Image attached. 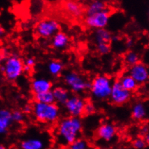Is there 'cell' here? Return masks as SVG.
Instances as JSON below:
<instances>
[{
    "mask_svg": "<svg viewBox=\"0 0 149 149\" xmlns=\"http://www.w3.org/2000/svg\"><path fill=\"white\" fill-rule=\"evenodd\" d=\"M83 129V122L80 117L64 118L57 126V136L59 143L69 146L77 138Z\"/></svg>",
    "mask_w": 149,
    "mask_h": 149,
    "instance_id": "cell-1",
    "label": "cell"
},
{
    "mask_svg": "<svg viewBox=\"0 0 149 149\" xmlns=\"http://www.w3.org/2000/svg\"><path fill=\"white\" fill-rule=\"evenodd\" d=\"M33 114L37 121L43 123H54L60 117V110L57 104L35 102L33 105Z\"/></svg>",
    "mask_w": 149,
    "mask_h": 149,
    "instance_id": "cell-2",
    "label": "cell"
},
{
    "mask_svg": "<svg viewBox=\"0 0 149 149\" xmlns=\"http://www.w3.org/2000/svg\"><path fill=\"white\" fill-rule=\"evenodd\" d=\"M112 80L105 74L96 76L91 82L90 91L93 99L105 100L109 98L112 87Z\"/></svg>",
    "mask_w": 149,
    "mask_h": 149,
    "instance_id": "cell-3",
    "label": "cell"
},
{
    "mask_svg": "<svg viewBox=\"0 0 149 149\" xmlns=\"http://www.w3.org/2000/svg\"><path fill=\"white\" fill-rule=\"evenodd\" d=\"M23 61L17 55L7 56L1 65V70L8 81L13 82L19 78L23 73Z\"/></svg>",
    "mask_w": 149,
    "mask_h": 149,
    "instance_id": "cell-4",
    "label": "cell"
},
{
    "mask_svg": "<svg viewBox=\"0 0 149 149\" xmlns=\"http://www.w3.org/2000/svg\"><path fill=\"white\" fill-rule=\"evenodd\" d=\"M64 80L67 86L74 93H81L90 89L91 82L86 80L83 76L74 71L67 72L64 76Z\"/></svg>",
    "mask_w": 149,
    "mask_h": 149,
    "instance_id": "cell-5",
    "label": "cell"
},
{
    "mask_svg": "<svg viewBox=\"0 0 149 149\" xmlns=\"http://www.w3.org/2000/svg\"><path fill=\"white\" fill-rule=\"evenodd\" d=\"M60 23L55 19H44L37 23L36 33L38 36L44 38H52L60 31Z\"/></svg>",
    "mask_w": 149,
    "mask_h": 149,
    "instance_id": "cell-6",
    "label": "cell"
},
{
    "mask_svg": "<svg viewBox=\"0 0 149 149\" xmlns=\"http://www.w3.org/2000/svg\"><path fill=\"white\" fill-rule=\"evenodd\" d=\"M131 97H132V93L123 88L119 80H115L113 82L109 96L113 104L117 106L123 105L127 103L130 100Z\"/></svg>",
    "mask_w": 149,
    "mask_h": 149,
    "instance_id": "cell-7",
    "label": "cell"
},
{
    "mask_svg": "<svg viewBox=\"0 0 149 149\" xmlns=\"http://www.w3.org/2000/svg\"><path fill=\"white\" fill-rule=\"evenodd\" d=\"M110 18V10L109 9L92 15L86 16L85 18V23L88 28L99 30L106 28L108 25Z\"/></svg>",
    "mask_w": 149,
    "mask_h": 149,
    "instance_id": "cell-8",
    "label": "cell"
},
{
    "mask_svg": "<svg viewBox=\"0 0 149 149\" xmlns=\"http://www.w3.org/2000/svg\"><path fill=\"white\" fill-rule=\"evenodd\" d=\"M85 104L86 101L82 97L77 95H70L64 106L70 117H80L84 112Z\"/></svg>",
    "mask_w": 149,
    "mask_h": 149,
    "instance_id": "cell-9",
    "label": "cell"
},
{
    "mask_svg": "<svg viewBox=\"0 0 149 149\" xmlns=\"http://www.w3.org/2000/svg\"><path fill=\"white\" fill-rule=\"evenodd\" d=\"M128 74L135 80L138 86L143 85L148 80V68L145 64L140 62L130 68Z\"/></svg>",
    "mask_w": 149,
    "mask_h": 149,
    "instance_id": "cell-10",
    "label": "cell"
},
{
    "mask_svg": "<svg viewBox=\"0 0 149 149\" xmlns=\"http://www.w3.org/2000/svg\"><path fill=\"white\" fill-rule=\"evenodd\" d=\"M117 130L114 125L109 123H104L100 125L96 131V135L98 138L102 141H111L117 135Z\"/></svg>",
    "mask_w": 149,
    "mask_h": 149,
    "instance_id": "cell-11",
    "label": "cell"
},
{
    "mask_svg": "<svg viewBox=\"0 0 149 149\" xmlns=\"http://www.w3.org/2000/svg\"><path fill=\"white\" fill-rule=\"evenodd\" d=\"M52 83L45 77H36L32 80L31 88L34 95L45 93L52 90Z\"/></svg>",
    "mask_w": 149,
    "mask_h": 149,
    "instance_id": "cell-12",
    "label": "cell"
},
{
    "mask_svg": "<svg viewBox=\"0 0 149 149\" xmlns=\"http://www.w3.org/2000/svg\"><path fill=\"white\" fill-rule=\"evenodd\" d=\"M13 123L12 111L5 108L0 109V135L7 133Z\"/></svg>",
    "mask_w": 149,
    "mask_h": 149,
    "instance_id": "cell-13",
    "label": "cell"
},
{
    "mask_svg": "<svg viewBox=\"0 0 149 149\" xmlns=\"http://www.w3.org/2000/svg\"><path fill=\"white\" fill-rule=\"evenodd\" d=\"M70 38L68 34L59 31L52 38V45L56 49H65L68 47Z\"/></svg>",
    "mask_w": 149,
    "mask_h": 149,
    "instance_id": "cell-14",
    "label": "cell"
},
{
    "mask_svg": "<svg viewBox=\"0 0 149 149\" xmlns=\"http://www.w3.org/2000/svg\"><path fill=\"white\" fill-rule=\"evenodd\" d=\"M20 149H45L46 143L40 138H28L20 143Z\"/></svg>",
    "mask_w": 149,
    "mask_h": 149,
    "instance_id": "cell-15",
    "label": "cell"
},
{
    "mask_svg": "<svg viewBox=\"0 0 149 149\" xmlns=\"http://www.w3.org/2000/svg\"><path fill=\"white\" fill-rule=\"evenodd\" d=\"M52 91L55 102L61 105H65V104L70 96V93L69 91L62 86L55 87L54 88L52 89Z\"/></svg>",
    "mask_w": 149,
    "mask_h": 149,
    "instance_id": "cell-16",
    "label": "cell"
},
{
    "mask_svg": "<svg viewBox=\"0 0 149 149\" xmlns=\"http://www.w3.org/2000/svg\"><path fill=\"white\" fill-rule=\"evenodd\" d=\"M132 117L135 121H143L147 117V108L142 102H137L132 106Z\"/></svg>",
    "mask_w": 149,
    "mask_h": 149,
    "instance_id": "cell-17",
    "label": "cell"
},
{
    "mask_svg": "<svg viewBox=\"0 0 149 149\" xmlns=\"http://www.w3.org/2000/svg\"><path fill=\"white\" fill-rule=\"evenodd\" d=\"M111 33L107 28L96 30L94 33V40L96 44H109L111 39Z\"/></svg>",
    "mask_w": 149,
    "mask_h": 149,
    "instance_id": "cell-18",
    "label": "cell"
},
{
    "mask_svg": "<svg viewBox=\"0 0 149 149\" xmlns=\"http://www.w3.org/2000/svg\"><path fill=\"white\" fill-rule=\"evenodd\" d=\"M120 83L121 84L122 87L125 88V90L128 91L130 92H133L136 91L138 88V84L135 82V80L132 78L129 74H123L120 80H118Z\"/></svg>",
    "mask_w": 149,
    "mask_h": 149,
    "instance_id": "cell-19",
    "label": "cell"
},
{
    "mask_svg": "<svg viewBox=\"0 0 149 149\" xmlns=\"http://www.w3.org/2000/svg\"><path fill=\"white\" fill-rule=\"evenodd\" d=\"M107 4L103 1H93L89 4L86 10V16L92 15L107 10Z\"/></svg>",
    "mask_w": 149,
    "mask_h": 149,
    "instance_id": "cell-20",
    "label": "cell"
},
{
    "mask_svg": "<svg viewBox=\"0 0 149 149\" xmlns=\"http://www.w3.org/2000/svg\"><path fill=\"white\" fill-rule=\"evenodd\" d=\"M65 9L67 13L74 17H80L83 14V9L80 4L74 1H68L65 4Z\"/></svg>",
    "mask_w": 149,
    "mask_h": 149,
    "instance_id": "cell-21",
    "label": "cell"
},
{
    "mask_svg": "<svg viewBox=\"0 0 149 149\" xmlns=\"http://www.w3.org/2000/svg\"><path fill=\"white\" fill-rule=\"evenodd\" d=\"M34 99H35L36 102L42 103V104H54L55 103L54 98L52 91L48 92H45V93L34 95Z\"/></svg>",
    "mask_w": 149,
    "mask_h": 149,
    "instance_id": "cell-22",
    "label": "cell"
},
{
    "mask_svg": "<svg viewBox=\"0 0 149 149\" xmlns=\"http://www.w3.org/2000/svg\"><path fill=\"white\" fill-rule=\"evenodd\" d=\"M63 64L58 60H52L48 64L49 72L53 76H59L63 70Z\"/></svg>",
    "mask_w": 149,
    "mask_h": 149,
    "instance_id": "cell-23",
    "label": "cell"
},
{
    "mask_svg": "<svg viewBox=\"0 0 149 149\" xmlns=\"http://www.w3.org/2000/svg\"><path fill=\"white\" fill-rule=\"evenodd\" d=\"M125 62L127 65L132 67L140 62V56L135 52H128L125 56Z\"/></svg>",
    "mask_w": 149,
    "mask_h": 149,
    "instance_id": "cell-24",
    "label": "cell"
},
{
    "mask_svg": "<svg viewBox=\"0 0 149 149\" xmlns=\"http://www.w3.org/2000/svg\"><path fill=\"white\" fill-rule=\"evenodd\" d=\"M68 147L69 149H89V144L86 140L83 138H77Z\"/></svg>",
    "mask_w": 149,
    "mask_h": 149,
    "instance_id": "cell-25",
    "label": "cell"
},
{
    "mask_svg": "<svg viewBox=\"0 0 149 149\" xmlns=\"http://www.w3.org/2000/svg\"><path fill=\"white\" fill-rule=\"evenodd\" d=\"M147 143L143 138L138 137L133 140L132 142V146L134 149H145L147 147Z\"/></svg>",
    "mask_w": 149,
    "mask_h": 149,
    "instance_id": "cell-26",
    "label": "cell"
},
{
    "mask_svg": "<svg viewBox=\"0 0 149 149\" xmlns=\"http://www.w3.org/2000/svg\"><path fill=\"white\" fill-rule=\"evenodd\" d=\"M25 114L21 110L15 109L12 111V119H13V123H20L24 120Z\"/></svg>",
    "mask_w": 149,
    "mask_h": 149,
    "instance_id": "cell-27",
    "label": "cell"
},
{
    "mask_svg": "<svg viewBox=\"0 0 149 149\" xmlns=\"http://www.w3.org/2000/svg\"><path fill=\"white\" fill-rule=\"evenodd\" d=\"M96 111V107L93 102H91V101L86 102L83 114H85L86 115H92V114H95Z\"/></svg>",
    "mask_w": 149,
    "mask_h": 149,
    "instance_id": "cell-28",
    "label": "cell"
},
{
    "mask_svg": "<svg viewBox=\"0 0 149 149\" xmlns=\"http://www.w3.org/2000/svg\"><path fill=\"white\" fill-rule=\"evenodd\" d=\"M97 51L101 55L108 54L111 52V46L109 44H96Z\"/></svg>",
    "mask_w": 149,
    "mask_h": 149,
    "instance_id": "cell-29",
    "label": "cell"
},
{
    "mask_svg": "<svg viewBox=\"0 0 149 149\" xmlns=\"http://www.w3.org/2000/svg\"><path fill=\"white\" fill-rule=\"evenodd\" d=\"M36 59L33 57H28L23 62V65H24V66L28 67V68L33 69V68L36 65Z\"/></svg>",
    "mask_w": 149,
    "mask_h": 149,
    "instance_id": "cell-30",
    "label": "cell"
},
{
    "mask_svg": "<svg viewBox=\"0 0 149 149\" xmlns=\"http://www.w3.org/2000/svg\"><path fill=\"white\" fill-rule=\"evenodd\" d=\"M32 111H33V106L30 105V104H26V105L24 106V107H23V110L22 111L24 113V114H29L32 112Z\"/></svg>",
    "mask_w": 149,
    "mask_h": 149,
    "instance_id": "cell-31",
    "label": "cell"
},
{
    "mask_svg": "<svg viewBox=\"0 0 149 149\" xmlns=\"http://www.w3.org/2000/svg\"><path fill=\"white\" fill-rule=\"evenodd\" d=\"M149 128H148V125H144L141 128V133L142 134L143 136H145L146 135L148 134Z\"/></svg>",
    "mask_w": 149,
    "mask_h": 149,
    "instance_id": "cell-32",
    "label": "cell"
},
{
    "mask_svg": "<svg viewBox=\"0 0 149 149\" xmlns=\"http://www.w3.org/2000/svg\"><path fill=\"white\" fill-rule=\"evenodd\" d=\"M133 44H134L133 41H132V39H130V38H129V39L127 41L126 46H127V48H131V47L133 46Z\"/></svg>",
    "mask_w": 149,
    "mask_h": 149,
    "instance_id": "cell-33",
    "label": "cell"
},
{
    "mask_svg": "<svg viewBox=\"0 0 149 149\" xmlns=\"http://www.w3.org/2000/svg\"><path fill=\"white\" fill-rule=\"evenodd\" d=\"M4 34H5V31H4V28L0 25V39H1L4 37Z\"/></svg>",
    "mask_w": 149,
    "mask_h": 149,
    "instance_id": "cell-34",
    "label": "cell"
},
{
    "mask_svg": "<svg viewBox=\"0 0 149 149\" xmlns=\"http://www.w3.org/2000/svg\"><path fill=\"white\" fill-rule=\"evenodd\" d=\"M0 149H7V148H6V147L4 146V145H2V144H0Z\"/></svg>",
    "mask_w": 149,
    "mask_h": 149,
    "instance_id": "cell-35",
    "label": "cell"
},
{
    "mask_svg": "<svg viewBox=\"0 0 149 149\" xmlns=\"http://www.w3.org/2000/svg\"><path fill=\"white\" fill-rule=\"evenodd\" d=\"M96 149H110L109 148H96Z\"/></svg>",
    "mask_w": 149,
    "mask_h": 149,
    "instance_id": "cell-36",
    "label": "cell"
},
{
    "mask_svg": "<svg viewBox=\"0 0 149 149\" xmlns=\"http://www.w3.org/2000/svg\"><path fill=\"white\" fill-rule=\"evenodd\" d=\"M1 56H0V61H1Z\"/></svg>",
    "mask_w": 149,
    "mask_h": 149,
    "instance_id": "cell-37",
    "label": "cell"
}]
</instances>
